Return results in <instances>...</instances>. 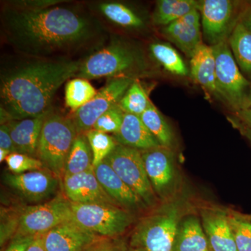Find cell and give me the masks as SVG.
I'll use <instances>...</instances> for the list:
<instances>
[{
    "label": "cell",
    "mask_w": 251,
    "mask_h": 251,
    "mask_svg": "<svg viewBox=\"0 0 251 251\" xmlns=\"http://www.w3.org/2000/svg\"><path fill=\"white\" fill-rule=\"evenodd\" d=\"M124 115L125 112L117 104L99 117L94 124L92 129L99 130L107 134H117L121 128Z\"/></svg>",
    "instance_id": "obj_34"
},
{
    "label": "cell",
    "mask_w": 251,
    "mask_h": 251,
    "mask_svg": "<svg viewBox=\"0 0 251 251\" xmlns=\"http://www.w3.org/2000/svg\"><path fill=\"white\" fill-rule=\"evenodd\" d=\"M72 204V221L105 239H117L134 221L131 211L103 203Z\"/></svg>",
    "instance_id": "obj_6"
},
{
    "label": "cell",
    "mask_w": 251,
    "mask_h": 251,
    "mask_svg": "<svg viewBox=\"0 0 251 251\" xmlns=\"http://www.w3.org/2000/svg\"><path fill=\"white\" fill-rule=\"evenodd\" d=\"M216 59V85L221 98L237 112L251 105V82L243 75L228 41L211 46Z\"/></svg>",
    "instance_id": "obj_5"
},
{
    "label": "cell",
    "mask_w": 251,
    "mask_h": 251,
    "mask_svg": "<svg viewBox=\"0 0 251 251\" xmlns=\"http://www.w3.org/2000/svg\"><path fill=\"white\" fill-rule=\"evenodd\" d=\"M113 137L117 143L140 151L161 147L140 116L133 114L125 112L121 128Z\"/></svg>",
    "instance_id": "obj_20"
},
{
    "label": "cell",
    "mask_w": 251,
    "mask_h": 251,
    "mask_svg": "<svg viewBox=\"0 0 251 251\" xmlns=\"http://www.w3.org/2000/svg\"><path fill=\"white\" fill-rule=\"evenodd\" d=\"M128 248L123 241L117 239H105L97 245L92 251H126Z\"/></svg>",
    "instance_id": "obj_37"
},
{
    "label": "cell",
    "mask_w": 251,
    "mask_h": 251,
    "mask_svg": "<svg viewBox=\"0 0 251 251\" xmlns=\"http://www.w3.org/2000/svg\"><path fill=\"white\" fill-rule=\"evenodd\" d=\"M80 61L38 60L20 63L1 70V108L14 120L42 115L49 110L54 94L75 76Z\"/></svg>",
    "instance_id": "obj_2"
},
{
    "label": "cell",
    "mask_w": 251,
    "mask_h": 251,
    "mask_svg": "<svg viewBox=\"0 0 251 251\" xmlns=\"http://www.w3.org/2000/svg\"><path fill=\"white\" fill-rule=\"evenodd\" d=\"M140 151L153 191L156 196H164L175 178L174 159L171 150L161 146Z\"/></svg>",
    "instance_id": "obj_15"
},
{
    "label": "cell",
    "mask_w": 251,
    "mask_h": 251,
    "mask_svg": "<svg viewBox=\"0 0 251 251\" xmlns=\"http://www.w3.org/2000/svg\"><path fill=\"white\" fill-rule=\"evenodd\" d=\"M93 168V155L85 134L77 135L68 156L64 176L78 174Z\"/></svg>",
    "instance_id": "obj_25"
},
{
    "label": "cell",
    "mask_w": 251,
    "mask_h": 251,
    "mask_svg": "<svg viewBox=\"0 0 251 251\" xmlns=\"http://www.w3.org/2000/svg\"><path fill=\"white\" fill-rule=\"evenodd\" d=\"M196 9H198V1L194 0H160L157 1L153 21L166 27Z\"/></svg>",
    "instance_id": "obj_24"
},
{
    "label": "cell",
    "mask_w": 251,
    "mask_h": 251,
    "mask_svg": "<svg viewBox=\"0 0 251 251\" xmlns=\"http://www.w3.org/2000/svg\"><path fill=\"white\" fill-rule=\"evenodd\" d=\"M191 76L209 93L219 96L216 85V59L211 46L203 44L191 58Z\"/></svg>",
    "instance_id": "obj_21"
},
{
    "label": "cell",
    "mask_w": 251,
    "mask_h": 251,
    "mask_svg": "<svg viewBox=\"0 0 251 251\" xmlns=\"http://www.w3.org/2000/svg\"><path fill=\"white\" fill-rule=\"evenodd\" d=\"M85 134L90 144L93 155V168H95L106 159L118 143L112 135L99 130L92 129Z\"/></svg>",
    "instance_id": "obj_31"
},
{
    "label": "cell",
    "mask_w": 251,
    "mask_h": 251,
    "mask_svg": "<svg viewBox=\"0 0 251 251\" xmlns=\"http://www.w3.org/2000/svg\"><path fill=\"white\" fill-rule=\"evenodd\" d=\"M78 134L71 117L50 110L41 129L36 157L61 181L68 156Z\"/></svg>",
    "instance_id": "obj_3"
},
{
    "label": "cell",
    "mask_w": 251,
    "mask_h": 251,
    "mask_svg": "<svg viewBox=\"0 0 251 251\" xmlns=\"http://www.w3.org/2000/svg\"><path fill=\"white\" fill-rule=\"evenodd\" d=\"M62 190L64 196L72 203H103L120 206L105 192L96 176L94 168L78 174L64 176Z\"/></svg>",
    "instance_id": "obj_14"
},
{
    "label": "cell",
    "mask_w": 251,
    "mask_h": 251,
    "mask_svg": "<svg viewBox=\"0 0 251 251\" xmlns=\"http://www.w3.org/2000/svg\"><path fill=\"white\" fill-rule=\"evenodd\" d=\"M98 92L89 82L84 78L69 80L65 87L66 105L72 110L73 113L90 101Z\"/></svg>",
    "instance_id": "obj_27"
},
{
    "label": "cell",
    "mask_w": 251,
    "mask_h": 251,
    "mask_svg": "<svg viewBox=\"0 0 251 251\" xmlns=\"http://www.w3.org/2000/svg\"><path fill=\"white\" fill-rule=\"evenodd\" d=\"M203 32L211 46L227 40L239 19H236V4L230 0L198 1Z\"/></svg>",
    "instance_id": "obj_12"
},
{
    "label": "cell",
    "mask_w": 251,
    "mask_h": 251,
    "mask_svg": "<svg viewBox=\"0 0 251 251\" xmlns=\"http://www.w3.org/2000/svg\"><path fill=\"white\" fill-rule=\"evenodd\" d=\"M173 251H209L205 232L198 218L189 216L179 223Z\"/></svg>",
    "instance_id": "obj_22"
},
{
    "label": "cell",
    "mask_w": 251,
    "mask_h": 251,
    "mask_svg": "<svg viewBox=\"0 0 251 251\" xmlns=\"http://www.w3.org/2000/svg\"><path fill=\"white\" fill-rule=\"evenodd\" d=\"M245 216L248 219L250 220V221H251V215H248Z\"/></svg>",
    "instance_id": "obj_44"
},
{
    "label": "cell",
    "mask_w": 251,
    "mask_h": 251,
    "mask_svg": "<svg viewBox=\"0 0 251 251\" xmlns=\"http://www.w3.org/2000/svg\"><path fill=\"white\" fill-rule=\"evenodd\" d=\"M61 1L58 0H39V1H15L9 3V7L21 9H43L52 7L58 4Z\"/></svg>",
    "instance_id": "obj_35"
},
{
    "label": "cell",
    "mask_w": 251,
    "mask_h": 251,
    "mask_svg": "<svg viewBox=\"0 0 251 251\" xmlns=\"http://www.w3.org/2000/svg\"><path fill=\"white\" fill-rule=\"evenodd\" d=\"M228 43L238 67L251 82V31L239 21L229 36Z\"/></svg>",
    "instance_id": "obj_23"
},
{
    "label": "cell",
    "mask_w": 251,
    "mask_h": 251,
    "mask_svg": "<svg viewBox=\"0 0 251 251\" xmlns=\"http://www.w3.org/2000/svg\"><path fill=\"white\" fill-rule=\"evenodd\" d=\"M5 162L10 173L13 174H23L45 168L44 163L36 157L18 152L11 153Z\"/></svg>",
    "instance_id": "obj_33"
},
{
    "label": "cell",
    "mask_w": 251,
    "mask_h": 251,
    "mask_svg": "<svg viewBox=\"0 0 251 251\" xmlns=\"http://www.w3.org/2000/svg\"><path fill=\"white\" fill-rule=\"evenodd\" d=\"M133 81V78L127 76L112 78L92 100L74 112L71 118L77 133L85 134L92 130L99 117L119 103Z\"/></svg>",
    "instance_id": "obj_11"
},
{
    "label": "cell",
    "mask_w": 251,
    "mask_h": 251,
    "mask_svg": "<svg viewBox=\"0 0 251 251\" xmlns=\"http://www.w3.org/2000/svg\"><path fill=\"white\" fill-rule=\"evenodd\" d=\"M151 103L146 91L139 81L135 80L119 102L118 105L125 113L140 116Z\"/></svg>",
    "instance_id": "obj_30"
},
{
    "label": "cell",
    "mask_w": 251,
    "mask_h": 251,
    "mask_svg": "<svg viewBox=\"0 0 251 251\" xmlns=\"http://www.w3.org/2000/svg\"><path fill=\"white\" fill-rule=\"evenodd\" d=\"M162 32L168 40L191 58L203 44L199 11L193 10L184 17L164 27Z\"/></svg>",
    "instance_id": "obj_16"
},
{
    "label": "cell",
    "mask_w": 251,
    "mask_h": 251,
    "mask_svg": "<svg viewBox=\"0 0 251 251\" xmlns=\"http://www.w3.org/2000/svg\"><path fill=\"white\" fill-rule=\"evenodd\" d=\"M50 110L37 117L6 124L17 152L36 157L41 129Z\"/></svg>",
    "instance_id": "obj_19"
},
{
    "label": "cell",
    "mask_w": 251,
    "mask_h": 251,
    "mask_svg": "<svg viewBox=\"0 0 251 251\" xmlns=\"http://www.w3.org/2000/svg\"><path fill=\"white\" fill-rule=\"evenodd\" d=\"M4 183L20 197L31 203L41 204L55 197L62 188V181L46 168L23 174L6 173Z\"/></svg>",
    "instance_id": "obj_10"
},
{
    "label": "cell",
    "mask_w": 251,
    "mask_h": 251,
    "mask_svg": "<svg viewBox=\"0 0 251 251\" xmlns=\"http://www.w3.org/2000/svg\"><path fill=\"white\" fill-rule=\"evenodd\" d=\"M202 225L212 251H238L228 215L219 210H204Z\"/></svg>",
    "instance_id": "obj_18"
},
{
    "label": "cell",
    "mask_w": 251,
    "mask_h": 251,
    "mask_svg": "<svg viewBox=\"0 0 251 251\" xmlns=\"http://www.w3.org/2000/svg\"><path fill=\"white\" fill-rule=\"evenodd\" d=\"M94 247H95V246H94ZM94 247H92V249H89V250H88V251H92V249H94Z\"/></svg>",
    "instance_id": "obj_45"
},
{
    "label": "cell",
    "mask_w": 251,
    "mask_h": 251,
    "mask_svg": "<svg viewBox=\"0 0 251 251\" xmlns=\"http://www.w3.org/2000/svg\"><path fill=\"white\" fill-rule=\"evenodd\" d=\"M140 118L159 145L163 148L171 149L174 143L173 130L153 103L140 115Z\"/></svg>",
    "instance_id": "obj_26"
},
{
    "label": "cell",
    "mask_w": 251,
    "mask_h": 251,
    "mask_svg": "<svg viewBox=\"0 0 251 251\" xmlns=\"http://www.w3.org/2000/svg\"><path fill=\"white\" fill-rule=\"evenodd\" d=\"M35 236L16 234L6 247L4 251H27Z\"/></svg>",
    "instance_id": "obj_36"
},
{
    "label": "cell",
    "mask_w": 251,
    "mask_h": 251,
    "mask_svg": "<svg viewBox=\"0 0 251 251\" xmlns=\"http://www.w3.org/2000/svg\"><path fill=\"white\" fill-rule=\"evenodd\" d=\"M1 22L10 45L36 58L80 47L97 32L89 18L57 6L35 10L7 7L1 14Z\"/></svg>",
    "instance_id": "obj_1"
},
{
    "label": "cell",
    "mask_w": 251,
    "mask_h": 251,
    "mask_svg": "<svg viewBox=\"0 0 251 251\" xmlns=\"http://www.w3.org/2000/svg\"><path fill=\"white\" fill-rule=\"evenodd\" d=\"M126 251H145L143 249H140V248L132 247H130L128 248V250Z\"/></svg>",
    "instance_id": "obj_43"
},
{
    "label": "cell",
    "mask_w": 251,
    "mask_h": 251,
    "mask_svg": "<svg viewBox=\"0 0 251 251\" xmlns=\"http://www.w3.org/2000/svg\"><path fill=\"white\" fill-rule=\"evenodd\" d=\"M238 251H251V221L245 216L228 215Z\"/></svg>",
    "instance_id": "obj_32"
},
{
    "label": "cell",
    "mask_w": 251,
    "mask_h": 251,
    "mask_svg": "<svg viewBox=\"0 0 251 251\" xmlns=\"http://www.w3.org/2000/svg\"><path fill=\"white\" fill-rule=\"evenodd\" d=\"M134 50L120 41L99 50L81 63L75 77L91 80L100 77H125L139 64Z\"/></svg>",
    "instance_id": "obj_7"
},
{
    "label": "cell",
    "mask_w": 251,
    "mask_h": 251,
    "mask_svg": "<svg viewBox=\"0 0 251 251\" xmlns=\"http://www.w3.org/2000/svg\"><path fill=\"white\" fill-rule=\"evenodd\" d=\"M99 10L108 20L122 27L140 28L144 25L143 19L122 3H102L99 6Z\"/></svg>",
    "instance_id": "obj_29"
},
{
    "label": "cell",
    "mask_w": 251,
    "mask_h": 251,
    "mask_svg": "<svg viewBox=\"0 0 251 251\" xmlns=\"http://www.w3.org/2000/svg\"><path fill=\"white\" fill-rule=\"evenodd\" d=\"M179 210L176 204H170L144 218L133 231L130 247L145 251H173Z\"/></svg>",
    "instance_id": "obj_4"
},
{
    "label": "cell",
    "mask_w": 251,
    "mask_h": 251,
    "mask_svg": "<svg viewBox=\"0 0 251 251\" xmlns=\"http://www.w3.org/2000/svg\"><path fill=\"white\" fill-rule=\"evenodd\" d=\"M72 221V204L63 193L47 202L25 206L21 211L16 234H45L59 225Z\"/></svg>",
    "instance_id": "obj_9"
},
{
    "label": "cell",
    "mask_w": 251,
    "mask_h": 251,
    "mask_svg": "<svg viewBox=\"0 0 251 251\" xmlns=\"http://www.w3.org/2000/svg\"><path fill=\"white\" fill-rule=\"evenodd\" d=\"M0 149L8 150L11 153L17 152L7 125L0 126Z\"/></svg>",
    "instance_id": "obj_38"
},
{
    "label": "cell",
    "mask_w": 251,
    "mask_h": 251,
    "mask_svg": "<svg viewBox=\"0 0 251 251\" xmlns=\"http://www.w3.org/2000/svg\"><path fill=\"white\" fill-rule=\"evenodd\" d=\"M27 251H46L44 234L35 236Z\"/></svg>",
    "instance_id": "obj_39"
},
{
    "label": "cell",
    "mask_w": 251,
    "mask_h": 251,
    "mask_svg": "<svg viewBox=\"0 0 251 251\" xmlns=\"http://www.w3.org/2000/svg\"><path fill=\"white\" fill-rule=\"evenodd\" d=\"M11 152L8 150H3V149H0V162L2 163L3 161H6L7 157L11 154Z\"/></svg>",
    "instance_id": "obj_42"
},
{
    "label": "cell",
    "mask_w": 251,
    "mask_h": 251,
    "mask_svg": "<svg viewBox=\"0 0 251 251\" xmlns=\"http://www.w3.org/2000/svg\"><path fill=\"white\" fill-rule=\"evenodd\" d=\"M237 112L242 121L251 129V105L245 110Z\"/></svg>",
    "instance_id": "obj_41"
},
{
    "label": "cell",
    "mask_w": 251,
    "mask_h": 251,
    "mask_svg": "<svg viewBox=\"0 0 251 251\" xmlns=\"http://www.w3.org/2000/svg\"><path fill=\"white\" fill-rule=\"evenodd\" d=\"M105 161L147 207H152L156 204L158 198L149 179L140 150L118 144Z\"/></svg>",
    "instance_id": "obj_8"
},
{
    "label": "cell",
    "mask_w": 251,
    "mask_h": 251,
    "mask_svg": "<svg viewBox=\"0 0 251 251\" xmlns=\"http://www.w3.org/2000/svg\"><path fill=\"white\" fill-rule=\"evenodd\" d=\"M239 21L251 31V7L248 8L245 11H243Z\"/></svg>",
    "instance_id": "obj_40"
},
{
    "label": "cell",
    "mask_w": 251,
    "mask_h": 251,
    "mask_svg": "<svg viewBox=\"0 0 251 251\" xmlns=\"http://www.w3.org/2000/svg\"><path fill=\"white\" fill-rule=\"evenodd\" d=\"M105 239L73 221L44 234L46 251H87Z\"/></svg>",
    "instance_id": "obj_13"
},
{
    "label": "cell",
    "mask_w": 251,
    "mask_h": 251,
    "mask_svg": "<svg viewBox=\"0 0 251 251\" xmlns=\"http://www.w3.org/2000/svg\"><path fill=\"white\" fill-rule=\"evenodd\" d=\"M150 49L153 58L167 72L179 76H186L188 75V70L184 60L177 51L169 44L153 43L150 45Z\"/></svg>",
    "instance_id": "obj_28"
},
{
    "label": "cell",
    "mask_w": 251,
    "mask_h": 251,
    "mask_svg": "<svg viewBox=\"0 0 251 251\" xmlns=\"http://www.w3.org/2000/svg\"><path fill=\"white\" fill-rule=\"evenodd\" d=\"M94 171L105 192L122 208L132 212L147 207L105 160L94 168Z\"/></svg>",
    "instance_id": "obj_17"
}]
</instances>
